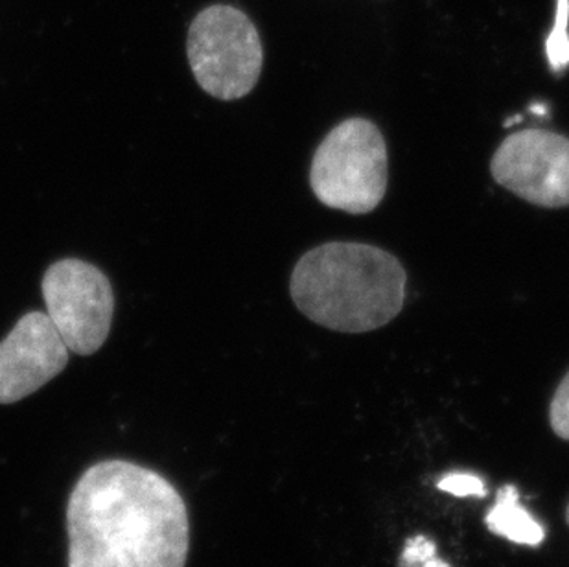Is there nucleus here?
Listing matches in <instances>:
<instances>
[{
    "mask_svg": "<svg viewBox=\"0 0 569 567\" xmlns=\"http://www.w3.org/2000/svg\"><path fill=\"white\" fill-rule=\"evenodd\" d=\"M69 567H184L189 509L159 471L122 459L89 466L67 504Z\"/></svg>",
    "mask_w": 569,
    "mask_h": 567,
    "instance_id": "1",
    "label": "nucleus"
},
{
    "mask_svg": "<svg viewBox=\"0 0 569 567\" xmlns=\"http://www.w3.org/2000/svg\"><path fill=\"white\" fill-rule=\"evenodd\" d=\"M408 275L391 252L356 241H330L302 255L290 280L291 299L319 327L363 334L402 311Z\"/></svg>",
    "mask_w": 569,
    "mask_h": 567,
    "instance_id": "2",
    "label": "nucleus"
},
{
    "mask_svg": "<svg viewBox=\"0 0 569 567\" xmlns=\"http://www.w3.org/2000/svg\"><path fill=\"white\" fill-rule=\"evenodd\" d=\"M310 187L328 209L369 215L387 192V146L377 123L349 118L325 137L310 170Z\"/></svg>",
    "mask_w": 569,
    "mask_h": 567,
    "instance_id": "3",
    "label": "nucleus"
},
{
    "mask_svg": "<svg viewBox=\"0 0 569 567\" xmlns=\"http://www.w3.org/2000/svg\"><path fill=\"white\" fill-rule=\"evenodd\" d=\"M187 54L198 86L223 102L248 97L262 74L260 33L234 6L214 4L199 11L189 28Z\"/></svg>",
    "mask_w": 569,
    "mask_h": 567,
    "instance_id": "4",
    "label": "nucleus"
},
{
    "mask_svg": "<svg viewBox=\"0 0 569 567\" xmlns=\"http://www.w3.org/2000/svg\"><path fill=\"white\" fill-rule=\"evenodd\" d=\"M41 289L47 316L70 352H98L108 341L114 316L113 286L102 269L80 258H63L47 269Z\"/></svg>",
    "mask_w": 569,
    "mask_h": 567,
    "instance_id": "5",
    "label": "nucleus"
},
{
    "mask_svg": "<svg viewBox=\"0 0 569 567\" xmlns=\"http://www.w3.org/2000/svg\"><path fill=\"white\" fill-rule=\"evenodd\" d=\"M490 171L495 181L527 203L559 209L569 205V139L526 129L507 137L496 150Z\"/></svg>",
    "mask_w": 569,
    "mask_h": 567,
    "instance_id": "6",
    "label": "nucleus"
},
{
    "mask_svg": "<svg viewBox=\"0 0 569 567\" xmlns=\"http://www.w3.org/2000/svg\"><path fill=\"white\" fill-rule=\"evenodd\" d=\"M70 350L47 311H30L0 341V404L24 400L69 364Z\"/></svg>",
    "mask_w": 569,
    "mask_h": 567,
    "instance_id": "7",
    "label": "nucleus"
},
{
    "mask_svg": "<svg viewBox=\"0 0 569 567\" xmlns=\"http://www.w3.org/2000/svg\"><path fill=\"white\" fill-rule=\"evenodd\" d=\"M490 533L503 536L520 546H540L546 540V530L531 514L520 505V493L512 485L500 488L496 505L487 514Z\"/></svg>",
    "mask_w": 569,
    "mask_h": 567,
    "instance_id": "8",
    "label": "nucleus"
},
{
    "mask_svg": "<svg viewBox=\"0 0 569 567\" xmlns=\"http://www.w3.org/2000/svg\"><path fill=\"white\" fill-rule=\"evenodd\" d=\"M569 0H557V21L548 38V56L555 70L565 69L569 63Z\"/></svg>",
    "mask_w": 569,
    "mask_h": 567,
    "instance_id": "9",
    "label": "nucleus"
},
{
    "mask_svg": "<svg viewBox=\"0 0 569 567\" xmlns=\"http://www.w3.org/2000/svg\"><path fill=\"white\" fill-rule=\"evenodd\" d=\"M439 490L451 494L456 498H468V496L485 498L489 494L483 479L476 474H467V471H453V474L442 477L439 481Z\"/></svg>",
    "mask_w": 569,
    "mask_h": 567,
    "instance_id": "10",
    "label": "nucleus"
},
{
    "mask_svg": "<svg viewBox=\"0 0 569 567\" xmlns=\"http://www.w3.org/2000/svg\"><path fill=\"white\" fill-rule=\"evenodd\" d=\"M549 418L555 434L559 435L560 439L569 440V372L555 392Z\"/></svg>",
    "mask_w": 569,
    "mask_h": 567,
    "instance_id": "11",
    "label": "nucleus"
},
{
    "mask_svg": "<svg viewBox=\"0 0 569 567\" xmlns=\"http://www.w3.org/2000/svg\"><path fill=\"white\" fill-rule=\"evenodd\" d=\"M437 557V546L426 536H415L406 541L402 557H400V567H422L430 558Z\"/></svg>",
    "mask_w": 569,
    "mask_h": 567,
    "instance_id": "12",
    "label": "nucleus"
},
{
    "mask_svg": "<svg viewBox=\"0 0 569 567\" xmlns=\"http://www.w3.org/2000/svg\"><path fill=\"white\" fill-rule=\"evenodd\" d=\"M422 567H450L448 564L445 563V560H441V558H430L428 563L425 564Z\"/></svg>",
    "mask_w": 569,
    "mask_h": 567,
    "instance_id": "13",
    "label": "nucleus"
},
{
    "mask_svg": "<svg viewBox=\"0 0 569 567\" xmlns=\"http://www.w3.org/2000/svg\"><path fill=\"white\" fill-rule=\"evenodd\" d=\"M566 521H568V525H569V505H568V510H566Z\"/></svg>",
    "mask_w": 569,
    "mask_h": 567,
    "instance_id": "14",
    "label": "nucleus"
}]
</instances>
